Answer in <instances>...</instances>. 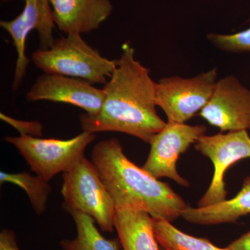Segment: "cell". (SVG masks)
Returning a JSON list of instances; mask_svg holds the SVG:
<instances>
[{
    "instance_id": "13",
    "label": "cell",
    "mask_w": 250,
    "mask_h": 250,
    "mask_svg": "<svg viewBox=\"0 0 250 250\" xmlns=\"http://www.w3.org/2000/svg\"><path fill=\"white\" fill-rule=\"evenodd\" d=\"M114 228L123 250H160L154 230V219L147 212L116 208Z\"/></svg>"
},
{
    "instance_id": "7",
    "label": "cell",
    "mask_w": 250,
    "mask_h": 250,
    "mask_svg": "<svg viewBox=\"0 0 250 250\" xmlns=\"http://www.w3.org/2000/svg\"><path fill=\"white\" fill-rule=\"evenodd\" d=\"M195 149L213 163L214 172L208 190L197 207H209L226 200L228 191L224 181L225 172L235 163L250 158V137L246 130L204 135L195 143Z\"/></svg>"
},
{
    "instance_id": "3",
    "label": "cell",
    "mask_w": 250,
    "mask_h": 250,
    "mask_svg": "<svg viewBox=\"0 0 250 250\" xmlns=\"http://www.w3.org/2000/svg\"><path fill=\"white\" fill-rule=\"evenodd\" d=\"M32 61L44 73L82 79L92 84H106L117 67V59L103 57L77 34L57 39L50 48L36 51Z\"/></svg>"
},
{
    "instance_id": "15",
    "label": "cell",
    "mask_w": 250,
    "mask_h": 250,
    "mask_svg": "<svg viewBox=\"0 0 250 250\" xmlns=\"http://www.w3.org/2000/svg\"><path fill=\"white\" fill-rule=\"evenodd\" d=\"M77 228L74 239H63L60 242L63 250H121L120 241L107 239L95 227V220L80 211L70 213Z\"/></svg>"
},
{
    "instance_id": "21",
    "label": "cell",
    "mask_w": 250,
    "mask_h": 250,
    "mask_svg": "<svg viewBox=\"0 0 250 250\" xmlns=\"http://www.w3.org/2000/svg\"><path fill=\"white\" fill-rule=\"evenodd\" d=\"M228 248L230 250H250V231L230 243Z\"/></svg>"
},
{
    "instance_id": "5",
    "label": "cell",
    "mask_w": 250,
    "mask_h": 250,
    "mask_svg": "<svg viewBox=\"0 0 250 250\" xmlns=\"http://www.w3.org/2000/svg\"><path fill=\"white\" fill-rule=\"evenodd\" d=\"M95 139V134L83 131L68 140L41 139L21 135L16 137L7 136L5 141L18 149L33 172L49 182L84 156L85 149Z\"/></svg>"
},
{
    "instance_id": "4",
    "label": "cell",
    "mask_w": 250,
    "mask_h": 250,
    "mask_svg": "<svg viewBox=\"0 0 250 250\" xmlns=\"http://www.w3.org/2000/svg\"><path fill=\"white\" fill-rule=\"evenodd\" d=\"M62 194L66 211L82 212L103 231H113L116 205L96 166L85 156L62 172Z\"/></svg>"
},
{
    "instance_id": "8",
    "label": "cell",
    "mask_w": 250,
    "mask_h": 250,
    "mask_svg": "<svg viewBox=\"0 0 250 250\" xmlns=\"http://www.w3.org/2000/svg\"><path fill=\"white\" fill-rule=\"evenodd\" d=\"M204 125L191 126L185 123L167 122L164 129L151 140L150 152L143 166L146 172L156 179L167 177L182 187L189 182L181 177L177 170L179 156L205 135Z\"/></svg>"
},
{
    "instance_id": "12",
    "label": "cell",
    "mask_w": 250,
    "mask_h": 250,
    "mask_svg": "<svg viewBox=\"0 0 250 250\" xmlns=\"http://www.w3.org/2000/svg\"><path fill=\"white\" fill-rule=\"evenodd\" d=\"M54 23L66 35L98 29L113 11L110 0H49Z\"/></svg>"
},
{
    "instance_id": "20",
    "label": "cell",
    "mask_w": 250,
    "mask_h": 250,
    "mask_svg": "<svg viewBox=\"0 0 250 250\" xmlns=\"http://www.w3.org/2000/svg\"><path fill=\"white\" fill-rule=\"evenodd\" d=\"M0 250H20L14 231L7 229H4L1 231Z\"/></svg>"
},
{
    "instance_id": "19",
    "label": "cell",
    "mask_w": 250,
    "mask_h": 250,
    "mask_svg": "<svg viewBox=\"0 0 250 250\" xmlns=\"http://www.w3.org/2000/svg\"><path fill=\"white\" fill-rule=\"evenodd\" d=\"M0 118L14 126L20 131L21 135H28L34 137H40L42 136V126L39 122L19 121L6 116L2 113L0 114Z\"/></svg>"
},
{
    "instance_id": "9",
    "label": "cell",
    "mask_w": 250,
    "mask_h": 250,
    "mask_svg": "<svg viewBox=\"0 0 250 250\" xmlns=\"http://www.w3.org/2000/svg\"><path fill=\"white\" fill-rule=\"evenodd\" d=\"M24 9L19 16L12 21L0 22L1 27L12 38L17 52L13 82L14 91L22 83L29 62L25 54L26 41L29 33L32 30L38 31L41 49L50 48L55 42L53 36L55 23L49 0H24Z\"/></svg>"
},
{
    "instance_id": "18",
    "label": "cell",
    "mask_w": 250,
    "mask_h": 250,
    "mask_svg": "<svg viewBox=\"0 0 250 250\" xmlns=\"http://www.w3.org/2000/svg\"><path fill=\"white\" fill-rule=\"evenodd\" d=\"M207 39L215 47L229 52H250V28L233 34H209Z\"/></svg>"
},
{
    "instance_id": "1",
    "label": "cell",
    "mask_w": 250,
    "mask_h": 250,
    "mask_svg": "<svg viewBox=\"0 0 250 250\" xmlns=\"http://www.w3.org/2000/svg\"><path fill=\"white\" fill-rule=\"evenodd\" d=\"M122 49L116 68L103 88V107L97 114L81 115V127L91 134L124 133L149 143L166 125L156 112V83L149 69L135 59L129 42L123 44Z\"/></svg>"
},
{
    "instance_id": "10",
    "label": "cell",
    "mask_w": 250,
    "mask_h": 250,
    "mask_svg": "<svg viewBox=\"0 0 250 250\" xmlns=\"http://www.w3.org/2000/svg\"><path fill=\"white\" fill-rule=\"evenodd\" d=\"M200 116L221 132L250 130V90L232 75L222 78Z\"/></svg>"
},
{
    "instance_id": "6",
    "label": "cell",
    "mask_w": 250,
    "mask_h": 250,
    "mask_svg": "<svg viewBox=\"0 0 250 250\" xmlns=\"http://www.w3.org/2000/svg\"><path fill=\"white\" fill-rule=\"evenodd\" d=\"M217 67L191 78L165 77L156 83V104L167 122L184 123L205 107L216 85Z\"/></svg>"
},
{
    "instance_id": "23",
    "label": "cell",
    "mask_w": 250,
    "mask_h": 250,
    "mask_svg": "<svg viewBox=\"0 0 250 250\" xmlns=\"http://www.w3.org/2000/svg\"></svg>"
},
{
    "instance_id": "2",
    "label": "cell",
    "mask_w": 250,
    "mask_h": 250,
    "mask_svg": "<svg viewBox=\"0 0 250 250\" xmlns=\"http://www.w3.org/2000/svg\"><path fill=\"white\" fill-rule=\"evenodd\" d=\"M91 159L116 208H136L147 212L153 218L171 223L187 208L184 199L168 184L129 160L116 138L97 143Z\"/></svg>"
},
{
    "instance_id": "14",
    "label": "cell",
    "mask_w": 250,
    "mask_h": 250,
    "mask_svg": "<svg viewBox=\"0 0 250 250\" xmlns=\"http://www.w3.org/2000/svg\"><path fill=\"white\" fill-rule=\"evenodd\" d=\"M248 214H250V177L244 179L241 190L231 200L207 207L192 208L188 206L181 217L196 225H214L234 223Z\"/></svg>"
},
{
    "instance_id": "22",
    "label": "cell",
    "mask_w": 250,
    "mask_h": 250,
    "mask_svg": "<svg viewBox=\"0 0 250 250\" xmlns=\"http://www.w3.org/2000/svg\"><path fill=\"white\" fill-rule=\"evenodd\" d=\"M249 22H250V19Z\"/></svg>"
},
{
    "instance_id": "17",
    "label": "cell",
    "mask_w": 250,
    "mask_h": 250,
    "mask_svg": "<svg viewBox=\"0 0 250 250\" xmlns=\"http://www.w3.org/2000/svg\"><path fill=\"white\" fill-rule=\"evenodd\" d=\"M0 183H10L22 188L27 194L29 200L37 214L45 213L47 203L52 189L49 182L40 176H33L27 172L17 173L0 172Z\"/></svg>"
},
{
    "instance_id": "16",
    "label": "cell",
    "mask_w": 250,
    "mask_h": 250,
    "mask_svg": "<svg viewBox=\"0 0 250 250\" xmlns=\"http://www.w3.org/2000/svg\"><path fill=\"white\" fill-rule=\"evenodd\" d=\"M153 219L156 240L164 250H230L228 247L219 248L207 238L187 234L167 220Z\"/></svg>"
},
{
    "instance_id": "11",
    "label": "cell",
    "mask_w": 250,
    "mask_h": 250,
    "mask_svg": "<svg viewBox=\"0 0 250 250\" xmlns=\"http://www.w3.org/2000/svg\"><path fill=\"white\" fill-rule=\"evenodd\" d=\"M30 102L46 101L69 104L95 115L103 107L104 90L95 88L82 79L43 74L38 77L27 93Z\"/></svg>"
}]
</instances>
